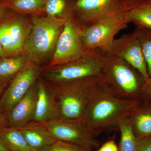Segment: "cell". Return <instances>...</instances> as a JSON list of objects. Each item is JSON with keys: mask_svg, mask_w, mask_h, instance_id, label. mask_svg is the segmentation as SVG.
Listing matches in <instances>:
<instances>
[{"mask_svg": "<svg viewBox=\"0 0 151 151\" xmlns=\"http://www.w3.org/2000/svg\"><path fill=\"white\" fill-rule=\"evenodd\" d=\"M138 106L137 99L118 98L101 86L79 120L87 133L95 137L112 127H118Z\"/></svg>", "mask_w": 151, "mask_h": 151, "instance_id": "cell-1", "label": "cell"}, {"mask_svg": "<svg viewBox=\"0 0 151 151\" xmlns=\"http://www.w3.org/2000/svg\"><path fill=\"white\" fill-rule=\"evenodd\" d=\"M100 84L115 97L137 100L145 80L132 65L110 52H105L99 76Z\"/></svg>", "mask_w": 151, "mask_h": 151, "instance_id": "cell-2", "label": "cell"}, {"mask_svg": "<svg viewBox=\"0 0 151 151\" xmlns=\"http://www.w3.org/2000/svg\"><path fill=\"white\" fill-rule=\"evenodd\" d=\"M59 107L62 118L79 119L101 87L99 76L70 80L45 81Z\"/></svg>", "mask_w": 151, "mask_h": 151, "instance_id": "cell-3", "label": "cell"}, {"mask_svg": "<svg viewBox=\"0 0 151 151\" xmlns=\"http://www.w3.org/2000/svg\"><path fill=\"white\" fill-rule=\"evenodd\" d=\"M32 28L23 53L29 63L38 65L53 55L60 35L68 19L32 16Z\"/></svg>", "mask_w": 151, "mask_h": 151, "instance_id": "cell-4", "label": "cell"}, {"mask_svg": "<svg viewBox=\"0 0 151 151\" xmlns=\"http://www.w3.org/2000/svg\"><path fill=\"white\" fill-rule=\"evenodd\" d=\"M105 52L99 49L87 50L81 57L62 65L49 66L42 73L48 82L76 80L100 74Z\"/></svg>", "mask_w": 151, "mask_h": 151, "instance_id": "cell-5", "label": "cell"}, {"mask_svg": "<svg viewBox=\"0 0 151 151\" xmlns=\"http://www.w3.org/2000/svg\"><path fill=\"white\" fill-rule=\"evenodd\" d=\"M9 11L0 19V42L5 57L22 54L32 22L25 15Z\"/></svg>", "mask_w": 151, "mask_h": 151, "instance_id": "cell-6", "label": "cell"}, {"mask_svg": "<svg viewBox=\"0 0 151 151\" xmlns=\"http://www.w3.org/2000/svg\"><path fill=\"white\" fill-rule=\"evenodd\" d=\"M129 23L124 14L81 27V39L86 50L99 49L105 52H110L115 36L127 28Z\"/></svg>", "mask_w": 151, "mask_h": 151, "instance_id": "cell-7", "label": "cell"}, {"mask_svg": "<svg viewBox=\"0 0 151 151\" xmlns=\"http://www.w3.org/2000/svg\"><path fill=\"white\" fill-rule=\"evenodd\" d=\"M120 0H76L73 17L81 27L123 15Z\"/></svg>", "mask_w": 151, "mask_h": 151, "instance_id": "cell-8", "label": "cell"}, {"mask_svg": "<svg viewBox=\"0 0 151 151\" xmlns=\"http://www.w3.org/2000/svg\"><path fill=\"white\" fill-rule=\"evenodd\" d=\"M81 27L73 18H69L57 43L49 66L62 65L84 55L86 50L81 35Z\"/></svg>", "mask_w": 151, "mask_h": 151, "instance_id": "cell-9", "label": "cell"}, {"mask_svg": "<svg viewBox=\"0 0 151 151\" xmlns=\"http://www.w3.org/2000/svg\"><path fill=\"white\" fill-rule=\"evenodd\" d=\"M40 68L28 63L9 83L0 100V110L6 114L27 94L39 79Z\"/></svg>", "mask_w": 151, "mask_h": 151, "instance_id": "cell-10", "label": "cell"}, {"mask_svg": "<svg viewBox=\"0 0 151 151\" xmlns=\"http://www.w3.org/2000/svg\"><path fill=\"white\" fill-rule=\"evenodd\" d=\"M56 140L94 149L99 147L100 141L87 133L79 119L58 118L42 123Z\"/></svg>", "mask_w": 151, "mask_h": 151, "instance_id": "cell-11", "label": "cell"}, {"mask_svg": "<svg viewBox=\"0 0 151 151\" xmlns=\"http://www.w3.org/2000/svg\"><path fill=\"white\" fill-rule=\"evenodd\" d=\"M110 52L132 65L140 73L145 81L150 77L140 43L134 32L115 38Z\"/></svg>", "mask_w": 151, "mask_h": 151, "instance_id": "cell-12", "label": "cell"}, {"mask_svg": "<svg viewBox=\"0 0 151 151\" xmlns=\"http://www.w3.org/2000/svg\"><path fill=\"white\" fill-rule=\"evenodd\" d=\"M37 96V82L6 114L9 127L19 128L33 121Z\"/></svg>", "mask_w": 151, "mask_h": 151, "instance_id": "cell-13", "label": "cell"}, {"mask_svg": "<svg viewBox=\"0 0 151 151\" xmlns=\"http://www.w3.org/2000/svg\"><path fill=\"white\" fill-rule=\"evenodd\" d=\"M61 117L58 105L43 78L37 81V96L33 122L45 123Z\"/></svg>", "mask_w": 151, "mask_h": 151, "instance_id": "cell-14", "label": "cell"}, {"mask_svg": "<svg viewBox=\"0 0 151 151\" xmlns=\"http://www.w3.org/2000/svg\"><path fill=\"white\" fill-rule=\"evenodd\" d=\"M19 129L29 145L36 151L56 141L42 123L33 121Z\"/></svg>", "mask_w": 151, "mask_h": 151, "instance_id": "cell-15", "label": "cell"}, {"mask_svg": "<svg viewBox=\"0 0 151 151\" xmlns=\"http://www.w3.org/2000/svg\"><path fill=\"white\" fill-rule=\"evenodd\" d=\"M24 54L0 58V83H9L28 63Z\"/></svg>", "mask_w": 151, "mask_h": 151, "instance_id": "cell-16", "label": "cell"}, {"mask_svg": "<svg viewBox=\"0 0 151 151\" xmlns=\"http://www.w3.org/2000/svg\"><path fill=\"white\" fill-rule=\"evenodd\" d=\"M0 139L9 151H36L17 128L0 126Z\"/></svg>", "mask_w": 151, "mask_h": 151, "instance_id": "cell-17", "label": "cell"}, {"mask_svg": "<svg viewBox=\"0 0 151 151\" xmlns=\"http://www.w3.org/2000/svg\"><path fill=\"white\" fill-rule=\"evenodd\" d=\"M137 139L151 135V109L138 107L129 116Z\"/></svg>", "mask_w": 151, "mask_h": 151, "instance_id": "cell-18", "label": "cell"}, {"mask_svg": "<svg viewBox=\"0 0 151 151\" xmlns=\"http://www.w3.org/2000/svg\"><path fill=\"white\" fill-rule=\"evenodd\" d=\"M46 0H5L2 2L10 10L32 16H41L44 12Z\"/></svg>", "mask_w": 151, "mask_h": 151, "instance_id": "cell-19", "label": "cell"}, {"mask_svg": "<svg viewBox=\"0 0 151 151\" xmlns=\"http://www.w3.org/2000/svg\"><path fill=\"white\" fill-rule=\"evenodd\" d=\"M76 0H46L44 12L47 16L68 19L73 16Z\"/></svg>", "mask_w": 151, "mask_h": 151, "instance_id": "cell-20", "label": "cell"}, {"mask_svg": "<svg viewBox=\"0 0 151 151\" xmlns=\"http://www.w3.org/2000/svg\"><path fill=\"white\" fill-rule=\"evenodd\" d=\"M118 127L121 133L119 151H137L138 139L133 131L129 116L120 122Z\"/></svg>", "mask_w": 151, "mask_h": 151, "instance_id": "cell-21", "label": "cell"}, {"mask_svg": "<svg viewBox=\"0 0 151 151\" xmlns=\"http://www.w3.org/2000/svg\"><path fill=\"white\" fill-rule=\"evenodd\" d=\"M125 16L136 27L151 29V4L129 10Z\"/></svg>", "mask_w": 151, "mask_h": 151, "instance_id": "cell-22", "label": "cell"}, {"mask_svg": "<svg viewBox=\"0 0 151 151\" xmlns=\"http://www.w3.org/2000/svg\"><path fill=\"white\" fill-rule=\"evenodd\" d=\"M134 33L140 43L150 77L151 76V29L136 27Z\"/></svg>", "mask_w": 151, "mask_h": 151, "instance_id": "cell-23", "label": "cell"}, {"mask_svg": "<svg viewBox=\"0 0 151 151\" xmlns=\"http://www.w3.org/2000/svg\"><path fill=\"white\" fill-rule=\"evenodd\" d=\"M92 148L56 140L37 151H92Z\"/></svg>", "mask_w": 151, "mask_h": 151, "instance_id": "cell-24", "label": "cell"}, {"mask_svg": "<svg viewBox=\"0 0 151 151\" xmlns=\"http://www.w3.org/2000/svg\"><path fill=\"white\" fill-rule=\"evenodd\" d=\"M127 11L131 9L151 4V0H120Z\"/></svg>", "mask_w": 151, "mask_h": 151, "instance_id": "cell-25", "label": "cell"}, {"mask_svg": "<svg viewBox=\"0 0 151 151\" xmlns=\"http://www.w3.org/2000/svg\"><path fill=\"white\" fill-rule=\"evenodd\" d=\"M136 151H151V135L138 139Z\"/></svg>", "mask_w": 151, "mask_h": 151, "instance_id": "cell-26", "label": "cell"}, {"mask_svg": "<svg viewBox=\"0 0 151 151\" xmlns=\"http://www.w3.org/2000/svg\"><path fill=\"white\" fill-rule=\"evenodd\" d=\"M97 151H119V148L115 141H108L103 144Z\"/></svg>", "mask_w": 151, "mask_h": 151, "instance_id": "cell-27", "label": "cell"}, {"mask_svg": "<svg viewBox=\"0 0 151 151\" xmlns=\"http://www.w3.org/2000/svg\"><path fill=\"white\" fill-rule=\"evenodd\" d=\"M142 94L148 98L151 102V76L144 82L142 89Z\"/></svg>", "mask_w": 151, "mask_h": 151, "instance_id": "cell-28", "label": "cell"}, {"mask_svg": "<svg viewBox=\"0 0 151 151\" xmlns=\"http://www.w3.org/2000/svg\"><path fill=\"white\" fill-rule=\"evenodd\" d=\"M0 126L9 127L8 123L6 114L3 113L1 110H0Z\"/></svg>", "mask_w": 151, "mask_h": 151, "instance_id": "cell-29", "label": "cell"}, {"mask_svg": "<svg viewBox=\"0 0 151 151\" xmlns=\"http://www.w3.org/2000/svg\"><path fill=\"white\" fill-rule=\"evenodd\" d=\"M9 10L2 2H0V19L5 16Z\"/></svg>", "mask_w": 151, "mask_h": 151, "instance_id": "cell-30", "label": "cell"}, {"mask_svg": "<svg viewBox=\"0 0 151 151\" xmlns=\"http://www.w3.org/2000/svg\"><path fill=\"white\" fill-rule=\"evenodd\" d=\"M8 84L9 83H0V100L5 89L6 88Z\"/></svg>", "mask_w": 151, "mask_h": 151, "instance_id": "cell-31", "label": "cell"}, {"mask_svg": "<svg viewBox=\"0 0 151 151\" xmlns=\"http://www.w3.org/2000/svg\"><path fill=\"white\" fill-rule=\"evenodd\" d=\"M0 151H9L0 139Z\"/></svg>", "mask_w": 151, "mask_h": 151, "instance_id": "cell-32", "label": "cell"}, {"mask_svg": "<svg viewBox=\"0 0 151 151\" xmlns=\"http://www.w3.org/2000/svg\"><path fill=\"white\" fill-rule=\"evenodd\" d=\"M4 57H5L4 51L2 45L1 44L0 42V58Z\"/></svg>", "mask_w": 151, "mask_h": 151, "instance_id": "cell-33", "label": "cell"}, {"mask_svg": "<svg viewBox=\"0 0 151 151\" xmlns=\"http://www.w3.org/2000/svg\"><path fill=\"white\" fill-rule=\"evenodd\" d=\"M5 1V0H0V2H2Z\"/></svg>", "mask_w": 151, "mask_h": 151, "instance_id": "cell-34", "label": "cell"}]
</instances>
